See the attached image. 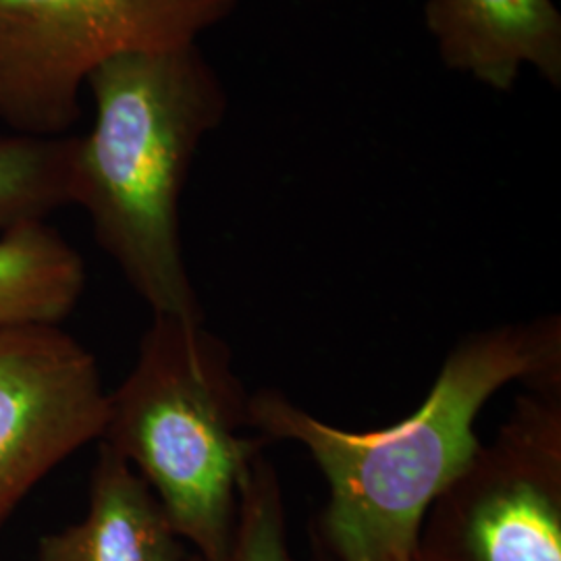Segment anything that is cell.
I'll list each match as a JSON object with an SVG mask.
<instances>
[{
	"mask_svg": "<svg viewBox=\"0 0 561 561\" xmlns=\"http://www.w3.org/2000/svg\"><path fill=\"white\" fill-rule=\"evenodd\" d=\"M518 382L561 385V319L505 322L463 335L421 405L381 431L333 426L279 389L250 396L248 424L271 443H298L329 497L310 526L333 561H416L431 505L481 449L482 408Z\"/></svg>",
	"mask_w": 561,
	"mask_h": 561,
	"instance_id": "6da1fadb",
	"label": "cell"
},
{
	"mask_svg": "<svg viewBox=\"0 0 561 561\" xmlns=\"http://www.w3.org/2000/svg\"><path fill=\"white\" fill-rule=\"evenodd\" d=\"M96 115L76 136L69 204L152 317L204 322L183 259L180 201L202 140L221 125L227 92L194 44L134 50L88 76Z\"/></svg>",
	"mask_w": 561,
	"mask_h": 561,
	"instance_id": "7a4b0ae2",
	"label": "cell"
},
{
	"mask_svg": "<svg viewBox=\"0 0 561 561\" xmlns=\"http://www.w3.org/2000/svg\"><path fill=\"white\" fill-rule=\"evenodd\" d=\"M233 352L204 322L152 317L138 358L108 393L101 443L152 489L190 551L215 560L238 520L240 486L271 443L248 424Z\"/></svg>",
	"mask_w": 561,
	"mask_h": 561,
	"instance_id": "3957f363",
	"label": "cell"
},
{
	"mask_svg": "<svg viewBox=\"0 0 561 561\" xmlns=\"http://www.w3.org/2000/svg\"><path fill=\"white\" fill-rule=\"evenodd\" d=\"M238 0H0V121L59 138L80 121V90L104 60L194 44Z\"/></svg>",
	"mask_w": 561,
	"mask_h": 561,
	"instance_id": "277c9868",
	"label": "cell"
},
{
	"mask_svg": "<svg viewBox=\"0 0 561 561\" xmlns=\"http://www.w3.org/2000/svg\"><path fill=\"white\" fill-rule=\"evenodd\" d=\"M421 561H561V385L524 389L431 505Z\"/></svg>",
	"mask_w": 561,
	"mask_h": 561,
	"instance_id": "5b68a950",
	"label": "cell"
},
{
	"mask_svg": "<svg viewBox=\"0 0 561 561\" xmlns=\"http://www.w3.org/2000/svg\"><path fill=\"white\" fill-rule=\"evenodd\" d=\"M106 408L80 341L59 327L0 333V530L44 477L101 439Z\"/></svg>",
	"mask_w": 561,
	"mask_h": 561,
	"instance_id": "8992f818",
	"label": "cell"
},
{
	"mask_svg": "<svg viewBox=\"0 0 561 561\" xmlns=\"http://www.w3.org/2000/svg\"><path fill=\"white\" fill-rule=\"evenodd\" d=\"M424 23L445 67L507 92L533 67L561 85V13L553 0H426Z\"/></svg>",
	"mask_w": 561,
	"mask_h": 561,
	"instance_id": "52a82bcc",
	"label": "cell"
},
{
	"mask_svg": "<svg viewBox=\"0 0 561 561\" xmlns=\"http://www.w3.org/2000/svg\"><path fill=\"white\" fill-rule=\"evenodd\" d=\"M187 551L152 489L101 443L83 520L42 537L30 561H181Z\"/></svg>",
	"mask_w": 561,
	"mask_h": 561,
	"instance_id": "ba28073f",
	"label": "cell"
},
{
	"mask_svg": "<svg viewBox=\"0 0 561 561\" xmlns=\"http://www.w3.org/2000/svg\"><path fill=\"white\" fill-rule=\"evenodd\" d=\"M85 289L78 250L46 222L0 233V333L59 327Z\"/></svg>",
	"mask_w": 561,
	"mask_h": 561,
	"instance_id": "9c48e42d",
	"label": "cell"
},
{
	"mask_svg": "<svg viewBox=\"0 0 561 561\" xmlns=\"http://www.w3.org/2000/svg\"><path fill=\"white\" fill-rule=\"evenodd\" d=\"M76 136H0V233L69 204Z\"/></svg>",
	"mask_w": 561,
	"mask_h": 561,
	"instance_id": "30bf717a",
	"label": "cell"
},
{
	"mask_svg": "<svg viewBox=\"0 0 561 561\" xmlns=\"http://www.w3.org/2000/svg\"><path fill=\"white\" fill-rule=\"evenodd\" d=\"M181 561H296L283 486L266 451L250 463L241 481L238 520L225 553L208 560L187 551Z\"/></svg>",
	"mask_w": 561,
	"mask_h": 561,
	"instance_id": "8fae6325",
	"label": "cell"
},
{
	"mask_svg": "<svg viewBox=\"0 0 561 561\" xmlns=\"http://www.w3.org/2000/svg\"><path fill=\"white\" fill-rule=\"evenodd\" d=\"M310 561H333L327 556V551L322 549L321 542L317 541L314 535H310Z\"/></svg>",
	"mask_w": 561,
	"mask_h": 561,
	"instance_id": "7c38bea8",
	"label": "cell"
},
{
	"mask_svg": "<svg viewBox=\"0 0 561 561\" xmlns=\"http://www.w3.org/2000/svg\"><path fill=\"white\" fill-rule=\"evenodd\" d=\"M416 561H421V560H419V558H416Z\"/></svg>",
	"mask_w": 561,
	"mask_h": 561,
	"instance_id": "4fadbf2b",
	"label": "cell"
}]
</instances>
